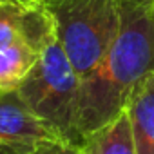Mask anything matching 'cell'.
Masks as SVG:
<instances>
[{
  "instance_id": "cell-3",
  "label": "cell",
  "mask_w": 154,
  "mask_h": 154,
  "mask_svg": "<svg viewBox=\"0 0 154 154\" xmlns=\"http://www.w3.org/2000/svg\"><path fill=\"white\" fill-rule=\"evenodd\" d=\"M56 26V38L80 80L102 63L112 47L120 24V0H51L45 4Z\"/></svg>"
},
{
  "instance_id": "cell-6",
  "label": "cell",
  "mask_w": 154,
  "mask_h": 154,
  "mask_svg": "<svg viewBox=\"0 0 154 154\" xmlns=\"http://www.w3.org/2000/svg\"><path fill=\"white\" fill-rule=\"evenodd\" d=\"M125 111L131 120L136 154H154V74L136 85Z\"/></svg>"
},
{
  "instance_id": "cell-4",
  "label": "cell",
  "mask_w": 154,
  "mask_h": 154,
  "mask_svg": "<svg viewBox=\"0 0 154 154\" xmlns=\"http://www.w3.org/2000/svg\"><path fill=\"white\" fill-rule=\"evenodd\" d=\"M56 40L54 18L44 4L0 0V51L27 45L42 54Z\"/></svg>"
},
{
  "instance_id": "cell-8",
  "label": "cell",
  "mask_w": 154,
  "mask_h": 154,
  "mask_svg": "<svg viewBox=\"0 0 154 154\" xmlns=\"http://www.w3.org/2000/svg\"><path fill=\"white\" fill-rule=\"evenodd\" d=\"M38 58L40 53L27 45H15L0 51V91H17Z\"/></svg>"
},
{
  "instance_id": "cell-5",
  "label": "cell",
  "mask_w": 154,
  "mask_h": 154,
  "mask_svg": "<svg viewBox=\"0 0 154 154\" xmlns=\"http://www.w3.org/2000/svg\"><path fill=\"white\" fill-rule=\"evenodd\" d=\"M60 140L17 91H0V154H33L44 141Z\"/></svg>"
},
{
  "instance_id": "cell-10",
  "label": "cell",
  "mask_w": 154,
  "mask_h": 154,
  "mask_svg": "<svg viewBox=\"0 0 154 154\" xmlns=\"http://www.w3.org/2000/svg\"><path fill=\"white\" fill-rule=\"evenodd\" d=\"M11 2H22V4H47L51 0H11Z\"/></svg>"
},
{
  "instance_id": "cell-7",
  "label": "cell",
  "mask_w": 154,
  "mask_h": 154,
  "mask_svg": "<svg viewBox=\"0 0 154 154\" xmlns=\"http://www.w3.org/2000/svg\"><path fill=\"white\" fill-rule=\"evenodd\" d=\"M80 154H136L127 111L89 134L80 145Z\"/></svg>"
},
{
  "instance_id": "cell-2",
  "label": "cell",
  "mask_w": 154,
  "mask_h": 154,
  "mask_svg": "<svg viewBox=\"0 0 154 154\" xmlns=\"http://www.w3.org/2000/svg\"><path fill=\"white\" fill-rule=\"evenodd\" d=\"M80 76L56 40L40 54L17 93L60 140L80 145Z\"/></svg>"
},
{
  "instance_id": "cell-9",
  "label": "cell",
  "mask_w": 154,
  "mask_h": 154,
  "mask_svg": "<svg viewBox=\"0 0 154 154\" xmlns=\"http://www.w3.org/2000/svg\"><path fill=\"white\" fill-rule=\"evenodd\" d=\"M33 154H80V145L63 140H49L44 141Z\"/></svg>"
},
{
  "instance_id": "cell-1",
  "label": "cell",
  "mask_w": 154,
  "mask_h": 154,
  "mask_svg": "<svg viewBox=\"0 0 154 154\" xmlns=\"http://www.w3.org/2000/svg\"><path fill=\"white\" fill-rule=\"evenodd\" d=\"M122 24L102 63L82 80V141L125 111L140 82L154 74V0H120ZM82 145V143H80Z\"/></svg>"
}]
</instances>
